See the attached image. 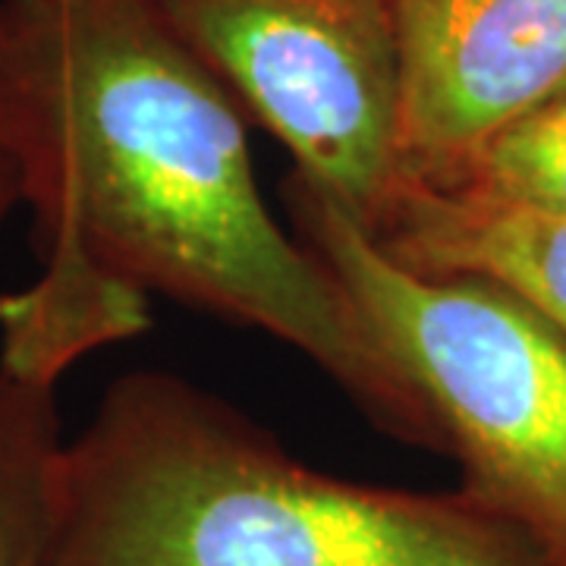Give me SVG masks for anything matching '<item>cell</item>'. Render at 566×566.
Instances as JSON below:
<instances>
[{"instance_id": "1", "label": "cell", "mask_w": 566, "mask_h": 566, "mask_svg": "<svg viewBox=\"0 0 566 566\" xmlns=\"http://www.w3.org/2000/svg\"><path fill=\"white\" fill-rule=\"evenodd\" d=\"M0 98L39 274L0 300V365L57 385L151 324V296L303 353L365 419L444 453L419 387L264 202L245 114L155 0H0Z\"/></svg>"}, {"instance_id": "5", "label": "cell", "mask_w": 566, "mask_h": 566, "mask_svg": "<svg viewBox=\"0 0 566 566\" xmlns=\"http://www.w3.org/2000/svg\"><path fill=\"white\" fill-rule=\"evenodd\" d=\"M409 186L453 189L513 120L566 95V0H387Z\"/></svg>"}, {"instance_id": "6", "label": "cell", "mask_w": 566, "mask_h": 566, "mask_svg": "<svg viewBox=\"0 0 566 566\" xmlns=\"http://www.w3.org/2000/svg\"><path fill=\"white\" fill-rule=\"evenodd\" d=\"M375 243L409 271L504 286L566 340V221L460 189L409 186Z\"/></svg>"}, {"instance_id": "7", "label": "cell", "mask_w": 566, "mask_h": 566, "mask_svg": "<svg viewBox=\"0 0 566 566\" xmlns=\"http://www.w3.org/2000/svg\"><path fill=\"white\" fill-rule=\"evenodd\" d=\"M57 385L0 365V566H54Z\"/></svg>"}, {"instance_id": "4", "label": "cell", "mask_w": 566, "mask_h": 566, "mask_svg": "<svg viewBox=\"0 0 566 566\" xmlns=\"http://www.w3.org/2000/svg\"><path fill=\"white\" fill-rule=\"evenodd\" d=\"M245 120L371 240L409 192L387 0H155Z\"/></svg>"}, {"instance_id": "9", "label": "cell", "mask_w": 566, "mask_h": 566, "mask_svg": "<svg viewBox=\"0 0 566 566\" xmlns=\"http://www.w3.org/2000/svg\"><path fill=\"white\" fill-rule=\"evenodd\" d=\"M17 205H22V164L0 98V223L10 218Z\"/></svg>"}, {"instance_id": "2", "label": "cell", "mask_w": 566, "mask_h": 566, "mask_svg": "<svg viewBox=\"0 0 566 566\" xmlns=\"http://www.w3.org/2000/svg\"><path fill=\"white\" fill-rule=\"evenodd\" d=\"M54 566H545L460 491L365 485L296 460L170 371L104 390L57 475Z\"/></svg>"}, {"instance_id": "8", "label": "cell", "mask_w": 566, "mask_h": 566, "mask_svg": "<svg viewBox=\"0 0 566 566\" xmlns=\"http://www.w3.org/2000/svg\"><path fill=\"white\" fill-rule=\"evenodd\" d=\"M453 189L566 221V95L501 129Z\"/></svg>"}, {"instance_id": "3", "label": "cell", "mask_w": 566, "mask_h": 566, "mask_svg": "<svg viewBox=\"0 0 566 566\" xmlns=\"http://www.w3.org/2000/svg\"><path fill=\"white\" fill-rule=\"evenodd\" d=\"M293 230L419 387L460 472V494L566 566V340L485 277L397 264L340 208L290 174Z\"/></svg>"}]
</instances>
